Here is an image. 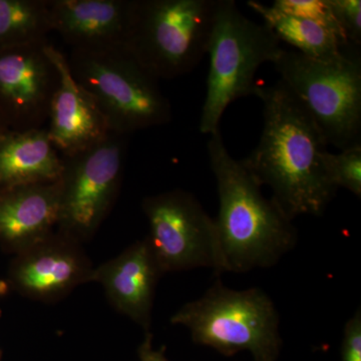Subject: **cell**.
I'll use <instances>...</instances> for the list:
<instances>
[{
	"instance_id": "44dd1931",
	"label": "cell",
	"mask_w": 361,
	"mask_h": 361,
	"mask_svg": "<svg viewBox=\"0 0 361 361\" xmlns=\"http://www.w3.org/2000/svg\"><path fill=\"white\" fill-rule=\"evenodd\" d=\"M348 44L361 47L360 0H327Z\"/></svg>"
},
{
	"instance_id": "4fadbf2b",
	"label": "cell",
	"mask_w": 361,
	"mask_h": 361,
	"mask_svg": "<svg viewBox=\"0 0 361 361\" xmlns=\"http://www.w3.org/2000/svg\"><path fill=\"white\" fill-rule=\"evenodd\" d=\"M51 32L71 49L125 47L135 0H52L49 1Z\"/></svg>"
},
{
	"instance_id": "3957f363",
	"label": "cell",
	"mask_w": 361,
	"mask_h": 361,
	"mask_svg": "<svg viewBox=\"0 0 361 361\" xmlns=\"http://www.w3.org/2000/svg\"><path fill=\"white\" fill-rule=\"evenodd\" d=\"M281 42L272 30L242 13L234 0H218L206 54L210 59L199 130L219 132L228 106L254 96L256 73L281 56Z\"/></svg>"
},
{
	"instance_id": "7a4b0ae2",
	"label": "cell",
	"mask_w": 361,
	"mask_h": 361,
	"mask_svg": "<svg viewBox=\"0 0 361 361\" xmlns=\"http://www.w3.org/2000/svg\"><path fill=\"white\" fill-rule=\"evenodd\" d=\"M217 185L219 212L215 218L224 272L246 273L279 263L295 248L298 232L241 161L226 148L221 130L207 142Z\"/></svg>"
},
{
	"instance_id": "30bf717a",
	"label": "cell",
	"mask_w": 361,
	"mask_h": 361,
	"mask_svg": "<svg viewBox=\"0 0 361 361\" xmlns=\"http://www.w3.org/2000/svg\"><path fill=\"white\" fill-rule=\"evenodd\" d=\"M82 244L54 231L20 252L13 270L14 286L32 300L54 302L92 282L94 268Z\"/></svg>"
},
{
	"instance_id": "9a60e30c",
	"label": "cell",
	"mask_w": 361,
	"mask_h": 361,
	"mask_svg": "<svg viewBox=\"0 0 361 361\" xmlns=\"http://www.w3.org/2000/svg\"><path fill=\"white\" fill-rule=\"evenodd\" d=\"M61 179L8 189L0 197V238L20 252L56 231Z\"/></svg>"
},
{
	"instance_id": "6da1fadb",
	"label": "cell",
	"mask_w": 361,
	"mask_h": 361,
	"mask_svg": "<svg viewBox=\"0 0 361 361\" xmlns=\"http://www.w3.org/2000/svg\"><path fill=\"white\" fill-rule=\"evenodd\" d=\"M263 104L260 140L242 165L261 187H269L284 213L323 215L337 189L325 172L323 155L329 151L322 133L290 90L278 80L256 87Z\"/></svg>"
},
{
	"instance_id": "ffe728a7",
	"label": "cell",
	"mask_w": 361,
	"mask_h": 361,
	"mask_svg": "<svg viewBox=\"0 0 361 361\" xmlns=\"http://www.w3.org/2000/svg\"><path fill=\"white\" fill-rule=\"evenodd\" d=\"M272 6L282 13L319 23L348 44L327 0H275Z\"/></svg>"
},
{
	"instance_id": "2e32d148",
	"label": "cell",
	"mask_w": 361,
	"mask_h": 361,
	"mask_svg": "<svg viewBox=\"0 0 361 361\" xmlns=\"http://www.w3.org/2000/svg\"><path fill=\"white\" fill-rule=\"evenodd\" d=\"M65 160L47 129L18 130L0 137V185L11 188L61 179Z\"/></svg>"
},
{
	"instance_id": "7402d4cb",
	"label": "cell",
	"mask_w": 361,
	"mask_h": 361,
	"mask_svg": "<svg viewBox=\"0 0 361 361\" xmlns=\"http://www.w3.org/2000/svg\"><path fill=\"white\" fill-rule=\"evenodd\" d=\"M342 361H361V311L349 318L344 326L341 346Z\"/></svg>"
},
{
	"instance_id": "277c9868",
	"label": "cell",
	"mask_w": 361,
	"mask_h": 361,
	"mask_svg": "<svg viewBox=\"0 0 361 361\" xmlns=\"http://www.w3.org/2000/svg\"><path fill=\"white\" fill-rule=\"evenodd\" d=\"M171 323L189 329L195 343L225 356L249 351L255 361H277L281 351L279 313L258 287L234 290L217 279L203 296L183 305Z\"/></svg>"
},
{
	"instance_id": "d6986e66",
	"label": "cell",
	"mask_w": 361,
	"mask_h": 361,
	"mask_svg": "<svg viewBox=\"0 0 361 361\" xmlns=\"http://www.w3.org/2000/svg\"><path fill=\"white\" fill-rule=\"evenodd\" d=\"M323 164L327 178L337 190L343 188L361 198V145L337 154L325 152Z\"/></svg>"
},
{
	"instance_id": "52a82bcc",
	"label": "cell",
	"mask_w": 361,
	"mask_h": 361,
	"mask_svg": "<svg viewBox=\"0 0 361 361\" xmlns=\"http://www.w3.org/2000/svg\"><path fill=\"white\" fill-rule=\"evenodd\" d=\"M218 0H135L125 47L158 80L191 73L205 56Z\"/></svg>"
},
{
	"instance_id": "5b68a950",
	"label": "cell",
	"mask_w": 361,
	"mask_h": 361,
	"mask_svg": "<svg viewBox=\"0 0 361 361\" xmlns=\"http://www.w3.org/2000/svg\"><path fill=\"white\" fill-rule=\"evenodd\" d=\"M71 75L96 102L111 133L127 135L172 120V106L159 80L125 47L71 49Z\"/></svg>"
},
{
	"instance_id": "ac0fdd59",
	"label": "cell",
	"mask_w": 361,
	"mask_h": 361,
	"mask_svg": "<svg viewBox=\"0 0 361 361\" xmlns=\"http://www.w3.org/2000/svg\"><path fill=\"white\" fill-rule=\"evenodd\" d=\"M51 32L49 1L0 0V49L47 42Z\"/></svg>"
},
{
	"instance_id": "5bb4252c",
	"label": "cell",
	"mask_w": 361,
	"mask_h": 361,
	"mask_svg": "<svg viewBox=\"0 0 361 361\" xmlns=\"http://www.w3.org/2000/svg\"><path fill=\"white\" fill-rule=\"evenodd\" d=\"M163 273L146 239L94 270L92 282L104 287L116 311L149 331L157 285Z\"/></svg>"
},
{
	"instance_id": "ba28073f",
	"label": "cell",
	"mask_w": 361,
	"mask_h": 361,
	"mask_svg": "<svg viewBox=\"0 0 361 361\" xmlns=\"http://www.w3.org/2000/svg\"><path fill=\"white\" fill-rule=\"evenodd\" d=\"M142 208L149 223L146 240L163 275L198 268L225 273L215 218L193 194L171 190L146 197Z\"/></svg>"
},
{
	"instance_id": "7c38bea8",
	"label": "cell",
	"mask_w": 361,
	"mask_h": 361,
	"mask_svg": "<svg viewBox=\"0 0 361 361\" xmlns=\"http://www.w3.org/2000/svg\"><path fill=\"white\" fill-rule=\"evenodd\" d=\"M47 51L59 73L47 133L54 148L68 158L104 141L111 130L96 102L71 75L66 56L51 44Z\"/></svg>"
},
{
	"instance_id": "e0dca14e",
	"label": "cell",
	"mask_w": 361,
	"mask_h": 361,
	"mask_svg": "<svg viewBox=\"0 0 361 361\" xmlns=\"http://www.w3.org/2000/svg\"><path fill=\"white\" fill-rule=\"evenodd\" d=\"M247 6L262 18L279 39L308 58L318 61H334L343 51L344 45L338 37L324 26L278 11L272 6L250 0Z\"/></svg>"
},
{
	"instance_id": "9c48e42d",
	"label": "cell",
	"mask_w": 361,
	"mask_h": 361,
	"mask_svg": "<svg viewBox=\"0 0 361 361\" xmlns=\"http://www.w3.org/2000/svg\"><path fill=\"white\" fill-rule=\"evenodd\" d=\"M125 141L126 135L111 133L97 146L65 161L56 231L80 243L97 232L120 190Z\"/></svg>"
},
{
	"instance_id": "8fae6325",
	"label": "cell",
	"mask_w": 361,
	"mask_h": 361,
	"mask_svg": "<svg viewBox=\"0 0 361 361\" xmlns=\"http://www.w3.org/2000/svg\"><path fill=\"white\" fill-rule=\"evenodd\" d=\"M47 44L18 45L0 51V99L21 121L23 130L42 128L59 87V70Z\"/></svg>"
},
{
	"instance_id": "603a6c76",
	"label": "cell",
	"mask_w": 361,
	"mask_h": 361,
	"mask_svg": "<svg viewBox=\"0 0 361 361\" xmlns=\"http://www.w3.org/2000/svg\"><path fill=\"white\" fill-rule=\"evenodd\" d=\"M153 336L151 332H146L144 341L139 348L140 361H169L165 356V348L155 350L152 345Z\"/></svg>"
},
{
	"instance_id": "8992f818",
	"label": "cell",
	"mask_w": 361,
	"mask_h": 361,
	"mask_svg": "<svg viewBox=\"0 0 361 361\" xmlns=\"http://www.w3.org/2000/svg\"><path fill=\"white\" fill-rule=\"evenodd\" d=\"M273 65L329 146L361 145L360 47L344 45L338 59L327 61L283 49Z\"/></svg>"
}]
</instances>
